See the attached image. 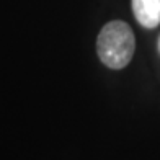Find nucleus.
Returning <instances> with one entry per match:
<instances>
[{
	"label": "nucleus",
	"mask_w": 160,
	"mask_h": 160,
	"mask_svg": "<svg viewBox=\"0 0 160 160\" xmlns=\"http://www.w3.org/2000/svg\"><path fill=\"white\" fill-rule=\"evenodd\" d=\"M132 13L144 28L160 25V0H132Z\"/></svg>",
	"instance_id": "obj_2"
},
{
	"label": "nucleus",
	"mask_w": 160,
	"mask_h": 160,
	"mask_svg": "<svg viewBox=\"0 0 160 160\" xmlns=\"http://www.w3.org/2000/svg\"><path fill=\"white\" fill-rule=\"evenodd\" d=\"M97 51L100 61L106 67L114 70L126 67L136 51V39L131 26L119 20L105 25L98 34Z\"/></svg>",
	"instance_id": "obj_1"
}]
</instances>
